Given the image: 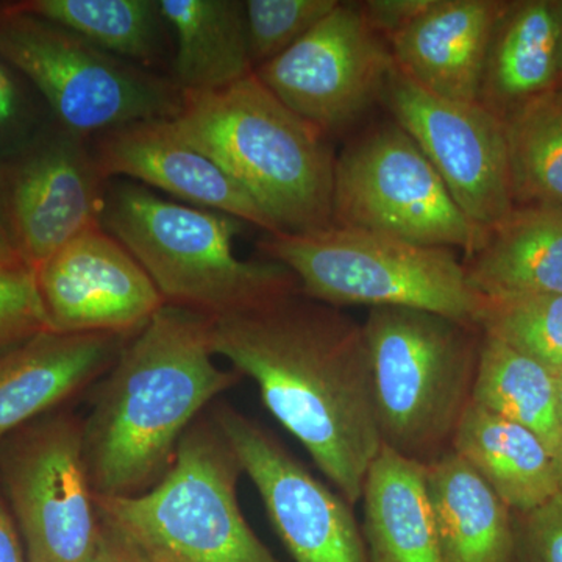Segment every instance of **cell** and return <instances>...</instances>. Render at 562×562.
Here are the masks:
<instances>
[{
    "label": "cell",
    "mask_w": 562,
    "mask_h": 562,
    "mask_svg": "<svg viewBox=\"0 0 562 562\" xmlns=\"http://www.w3.org/2000/svg\"><path fill=\"white\" fill-rule=\"evenodd\" d=\"M211 347L257 384L266 409L291 432L350 505L383 443L375 419L364 327L302 292L211 319Z\"/></svg>",
    "instance_id": "1"
},
{
    "label": "cell",
    "mask_w": 562,
    "mask_h": 562,
    "mask_svg": "<svg viewBox=\"0 0 562 562\" xmlns=\"http://www.w3.org/2000/svg\"><path fill=\"white\" fill-rule=\"evenodd\" d=\"M211 319L165 305L99 380L83 419L95 497H131L160 482L184 432L244 376L217 364Z\"/></svg>",
    "instance_id": "2"
},
{
    "label": "cell",
    "mask_w": 562,
    "mask_h": 562,
    "mask_svg": "<svg viewBox=\"0 0 562 562\" xmlns=\"http://www.w3.org/2000/svg\"><path fill=\"white\" fill-rule=\"evenodd\" d=\"M172 122L254 199L277 231L331 227L336 157L328 136L288 109L255 72L224 90L181 92Z\"/></svg>",
    "instance_id": "3"
},
{
    "label": "cell",
    "mask_w": 562,
    "mask_h": 562,
    "mask_svg": "<svg viewBox=\"0 0 562 562\" xmlns=\"http://www.w3.org/2000/svg\"><path fill=\"white\" fill-rule=\"evenodd\" d=\"M102 227L143 266L166 305L217 319L301 292L294 273L279 262L236 257L233 239L244 222L166 201L140 184L110 190Z\"/></svg>",
    "instance_id": "4"
},
{
    "label": "cell",
    "mask_w": 562,
    "mask_h": 562,
    "mask_svg": "<svg viewBox=\"0 0 562 562\" xmlns=\"http://www.w3.org/2000/svg\"><path fill=\"white\" fill-rule=\"evenodd\" d=\"M362 327L383 447L422 465L452 452L472 403L482 328L403 306L369 310Z\"/></svg>",
    "instance_id": "5"
},
{
    "label": "cell",
    "mask_w": 562,
    "mask_h": 562,
    "mask_svg": "<svg viewBox=\"0 0 562 562\" xmlns=\"http://www.w3.org/2000/svg\"><path fill=\"white\" fill-rule=\"evenodd\" d=\"M243 473L206 409L184 432L176 460L154 487L95 502L103 522L155 562H280L244 517Z\"/></svg>",
    "instance_id": "6"
},
{
    "label": "cell",
    "mask_w": 562,
    "mask_h": 562,
    "mask_svg": "<svg viewBox=\"0 0 562 562\" xmlns=\"http://www.w3.org/2000/svg\"><path fill=\"white\" fill-rule=\"evenodd\" d=\"M258 247L269 261L294 273L305 297L336 308L403 306L479 325L486 303L469 283L462 261L446 247L335 225L269 233Z\"/></svg>",
    "instance_id": "7"
},
{
    "label": "cell",
    "mask_w": 562,
    "mask_h": 562,
    "mask_svg": "<svg viewBox=\"0 0 562 562\" xmlns=\"http://www.w3.org/2000/svg\"><path fill=\"white\" fill-rule=\"evenodd\" d=\"M0 60L24 74L63 128L79 138L133 122L172 120L181 109L173 81L136 69L13 2L0 3Z\"/></svg>",
    "instance_id": "8"
},
{
    "label": "cell",
    "mask_w": 562,
    "mask_h": 562,
    "mask_svg": "<svg viewBox=\"0 0 562 562\" xmlns=\"http://www.w3.org/2000/svg\"><path fill=\"white\" fill-rule=\"evenodd\" d=\"M331 225L460 249L464 258L486 235L453 201L412 136L392 120L373 125L336 157Z\"/></svg>",
    "instance_id": "9"
},
{
    "label": "cell",
    "mask_w": 562,
    "mask_h": 562,
    "mask_svg": "<svg viewBox=\"0 0 562 562\" xmlns=\"http://www.w3.org/2000/svg\"><path fill=\"white\" fill-rule=\"evenodd\" d=\"M0 491L29 562L90 560L102 519L76 413L55 409L0 441Z\"/></svg>",
    "instance_id": "10"
},
{
    "label": "cell",
    "mask_w": 562,
    "mask_h": 562,
    "mask_svg": "<svg viewBox=\"0 0 562 562\" xmlns=\"http://www.w3.org/2000/svg\"><path fill=\"white\" fill-rule=\"evenodd\" d=\"M394 69L390 44L368 24L360 2H339L255 76L288 109L330 136L382 103Z\"/></svg>",
    "instance_id": "11"
},
{
    "label": "cell",
    "mask_w": 562,
    "mask_h": 562,
    "mask_svg": "<svg viewBox=\"0 0 562 562\" xmlns=\"http://www.w3.org/2000/svg\"><path fill=\"white\" fill-rule=\"evenodd\" d=\"M210 416L260 494L294 562H371L361 525L338 491L321 482L268 428L216 402Z\"/></svg>",
    "instance_id": "12"
},
{
    "label": "cell",
    "mask_w": 562,
    "mask_h": 562,
    "mask_svg": "<svg viewBox=\"0 0 562 562\" xmlns=\"http://www.w3.org/2000/svg\"><path fill=\"white\" fill-rule=\"evenodd\" d=\"M382 103L438 171L465 216L487 232L514 210L505 122L479 102L424 90L397 68Z\"/></svg>",
    "instance_id": "13"
},
{
    "label": "cell",
    "mask_w": 562,
    "mask_h": 562,
    "mask_svg": "<svg viewBox=\"0 0 562 562\" xmlns=\"http://www.w3.org/2000/svg\"><path fill=\"white\" fill-rule=\"evenodd\" d=\"M81 140L65 132L0 161V203L14 246L33 271L102 225L105 179Z\"/></svg>",
    "instance_id": "14"
},
{
    "label": "cell",
    "mask_w": 562,
    "mask_h": 562,
    "mask_svg": "<svg viewBox=\"0 0 562 562\" xmlns=\"http://www.w3.org/2000/svg\"><path fill=\"white\" fill-rule=\"evenodd\" d=\"M50 330L135 336L166 305L143 266L102 225L35 271Z\"/></svg>",
    "instance_id": "15"
},
{
    "label": "cell",
    "mask_w": 562,
    "mask_h": 562,
    "mask_svg": "<svg viewBox=\"0 0 562 562\" xmlns=\"http://www.w3.org/2000/svg\"><path fill=\"white\" fill-rule=\"evenodd\" d=\"M103 179L128 177L188 205L279 233L254 199L213 158L188 143L172 120L133 122L102 133L94 155Z\"/></svg>",
    "instance_id": "16"
},
{
    "label": "cell",
    "mask_w": 562,
    "mask_h": 562,
    "mask_svg": "<svg viewBox=\"0 0 562 562\" xmlns=\"http://www.w3.org/2000/svg\"><path fill=\"white\" fill-rule=\"evenodd\" d=\"M132 336L46 330L0 357V441L99 382Z\"/></svg>",
    "instance_id": "17"
},
{
    "label": "cell",
    "mask_w": 562,
    "mask_h": 562,
    "mask_svg": "<svg viewBox=\"0 0 562 562\" xmlns=\"http://www.w3.org/2000/svg\"><path fill=\"white\" fill-rule=\"evenodd\" d=\"M505 0H432L390 41L395 68L424 90L479 102L484 61Z\"/></svg>",
    "instance_id": "18"
},
{
    "label": "cell",
    "mask_w": 562,
    "mask_h": 562,
    "mask_svg": "<svg viewBox=\"0 0 562 562\" xmlns=\"http://www.w3.org/2000/svg\"><path fill=\"white\" fill-rule=\"evenodd\" d=\"M558 88L560 27L554 0H505L484 61L480 105L505 122Z\"/></svg>",
    "instance_id": "19"
},
{
    "label": "cell",
    "mask_w": 562,
    "mask_h": 562,
    "mask_svg": "<svg viewBox=\"0 0 562 562\" xmlns=\"http://www.w3.org/2000/svg\"><path fill=\"white\" fill-rule=\"evenodd\" d=\"M462 265L484 299L562 295V211L514 209Z\"/></svg>",
    "instance_id": "20"
},
{
    "label": "cell",
    "mask_w": 562,
    "mask_h": 562,
    "mask_svg": "<svg viewBox=\"0 0 562 562\" xmlns=\"http://www.w3.org/2000/svg\"><path fill=\"white\" fill-rule=\"evenodd\" d=\"M425 483L446 562H512L514 513L464 458L425 465Z\"/></svg>",
    "instance_id": "21"
},
{
    "label": "cell",
    "mask_w": 562,
    "mask_h": 562,
    "mask_svg": "<svg viewBox=\"0 0 562 562\" xmlns=\"http://www.w3.org/2000/svg\"><path fill=\"white\" fill-rule=\"evenodd\" d=\"M362 535L371 562H446L425 465L382 447L362 487Z\"/></svg>",
    "instance_id": "22"
},
{
    "label": "cell",
    "mask_w": 562,
    "mask_h": 562,
    "mask_svg": "<svg viewBox=\"0 0 562 562\" xmlns=\"http://www.w3.org/2000/svg\"><path fill=\"white\" fill-rule=\"evenodd\" d=\"M453 450L513 513L539 508L560 494L552 450L536 432L471 403Z\"/></svg>",
    "instance_id": "23"
},
{
    "label": "cell",
    "mask_w": 562,
    "mask_h": 562,
    "mask_svg": "<svg viewBox=\"0 0 562 562\" xmlns=\"http://www.w3.org/2000/svg\"><path fill=\"white\" fill-rule=\"evenodd\" d=\"M177 35L173 85L181 92L224 90L255 72L239 0H160Z\"/></svg>",
    "instance_id": "24"
},
{
    "label": "cell",
    "mask_w": 562,
    "mask_h": 562,
    "mask_svg": "<svg viewBox=\"0 0 562 562\" xmlns=\"http://www.w3.org/2000/svg\"><path fill=\"white\" fill-rule=\"evenodd\" d=\"M472 403L524 425L552 453L561 442L557 373L484 333Z\"/></svg>",
    "instance_id": "25"
},
{
    "label": "cell",
    "mask_w": 562,
    "mask_h": 562,
    "mask_svg": "<svg viewBox=\"0 0 562 562\" xmlns=\"http://www.w3.org/2000/svg\"><path fill=\"white\" fill-rule=\"evenodd\" d=\"M16 9L61 25L92 46L151 65L162 20L160 0H22Z\"/></svg>",
    "instance_id": "26"
},
{
    "label": "cell",
    "mask_w": 562,
    "mask_h": 562,
    "mask_svg": "<svg viewBox=\"0 0 562 562\" xmlns=\"http://www.w3.org/2000/svg\"><path fill=\"white\" fill-rule=\"evenodd\" d=\"M514 209L562 211V98L536 99L505 121Z\"/></svg>",
    "instance_id": "27"
},
{
    "label": "cell",
    "mask_w": 562,
    "mask_h": 562,
    "mask_svg": "<svg viewBox=\"0 0 562 562\" xmlns=\"http://www.w3.org/2000/svg\"><path fill=\"white\" fill-rule=\"evenodd\" d=\"M479 325L484 335L562 372V295L486 299Z\"/></svg>",
    "instance_id": "28"
},
{
    "label": "cell",
    "mask_w": 562,
    "mask_h": 562,
    "mask_svg": "<svg viewBox=\"0 0 562 562\" xmlns=\"http://www.w3.org/2000/svg\"><path fill=\"white\" fill-rule=\"evenodd\" d=\"M244 3L250 60L257 69L301 41L339 0H247Z\"/></svg>",
    "instance_id": "29"
},
{
    "label": "cell",
    "mask_w": 562,
    "mask_h": 562,
    "mask_svg": "<svg viewBox=\"0 0 562 562\" xmlns=\"http://www.w3.org/2000/svg\"><path fill=\"white\" fill-rule=\"evenodd\" d=\"M50 330L31 266L0 268V357L29 341L40 333Z\"/></svg>",
    "instance_id": "30"
},
{
    "label": "cell",
    "mask_w": 562,
    "mask_h": 562,
    "mask_svg": "<svg viewBox=\"0 0 562 562\" xmlns=\"http://www.w3.org/2000/svg\"><path fill=\"white\" fill-rule=\"evenodd\" d=\"M512 562H562V492L527 513H514Z\"/></svg>",
    "instance_id": "31"
},
{
    "label": "cell",
    "mask_w": 562,
    "mask_h": 562,
    "mask_svg": "<svg viewBox=\"0 0 562 562\" xmlns=\"http://www.w3.org/2000/svg\"><path fill=\"white\" fill-rule=\"evenodd\" d=\"M432 0H364L362 14L387 44L428 10Z\"/></svg>",
    "instance_id": "32"
},
{
    "label": "cell",
    "mask_w": 562,
    "mask_h": 562,
    "mask_svg": "<svg viewBox=\"0 0 562 562\" xmlns=\"http://www.w3.org/2000/svg\"><path fill=\"white\" fill-rule=\"evenodd\" d=\"M24 114L25 105L20 88L0 61V155L10 157L18 151L13 144L21 139L24 131Z\"/></svg>",
    "instance_id": "33"
},
{
    "label": "cell",
    "mask_w": 562,
    "mask_h": 562,
    "mask_svg": "<svg viewBox=\"0 0 562 562\" xmlns=\"http://www.w3.org/2000/svg\"><path fill=\"white\" fill-rule=\"evenodd\" d=\"M87 562H155L131 539L102 520L101 538Z\"/></svg>",
    "instance_id": "34"
},
{
    "label": "cell",
    "mask_w": 562,
    "mask_h": 562,
    "mask_svg": "<svg viewBox=\"0 0 562 562\" xmlns=\"http://www.w3.org/2000/svg\"><path fill=\"white\" fill-rule=\"evenodd\" d=\"M0 562H29L24 542L0 491Z\"/></svg>",
    "instance_id": "35"
},
{
    "label": "cell",
    "mask_w": 562,
    "mask_h": 562,
    "mask_svg": "<svg viewBox=\"0 0 562 562\" xmlns=\"http://www.w3.org/2000/svg\"><path fill=\"white\" fill-rule=\"evenodd\" d=\"M21 262L25 261L22 260L20 251L14 246L9 225H7L5 214H3L2 203H0V268L2 266L21 265Z\"/></svg>",
    "instance_id": "36"
},
{
    "label": "cell",
    "mask_w": 562,
    "mask_h": 562,
    "mask_svg": "<svg viewBox=\"0 0 562 562\" xmlns=\"http://www.w3.org/2000/svg\"><path fill=\"white\" fill-rule=\"evenodd\" d=\"M554 471H557L558 484H560V491L562 492V439L558 443L557 449L553 450Z\"/></svg>",
    "instance_id": "37"
},
{
    "label": "cell",
    "mask_w": 562,
    "mask_h": 562,
    "mask_svg": "<svg viewBox=\"0 0 562 562\" xmlns=\"http://www.w3.org/2000/svg\"><path fill=\"white\" fill-rule=\"evenodd\" d=\"M554 5H557L558 27H560V88H562V0H554Z\"/></svg>",
    "instance_id": "38"
},
{
    "label": "cell",
    "mask_w": 562,
    "mask_h": 562,
    "mask_svg": "<svg viewBox=\"0 0 562 562\" xmlns=\"http://www.w3.org/2000/svg\"><path fill=\"white\" fill-rule=\"evenodd\" d=\"M557 384H558V403H560V416L562 422V372L557 373Z\"/></svg>",
    "instance_id": "39"
},
{
    "label": "cell",
    "mask_w": 562,
    "mask_h": 562,
    "mask_svg": "<svg viewBox=\"0 0 562 562\" xmlns=\"http://www.w3.org/2000/svg\"><path fill=\"white\" fill-rule=\"evenodd\" d=\"M557 92H558V94H560V95H561V98H562V88H560V90H558Z\"/></svg>",
    "instance_id": "40"
}]
</instances>
